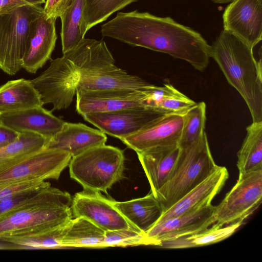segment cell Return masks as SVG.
Segmentation results:
<instances>
[{
  "label": "cell",
  "mask_w": 262,
  "mask_h": 262,
  "mask_svg": "<svg viewBox=\"0 0 262 262\" xmlns=\"http://www.w3.org/2000/svg\"><path fill=\"white\" fill-rule=\"evenodd\" d=\"M105 231L82 217L71 219L65 226L62 248H105Z\"/></svg>",
  "instance_id": "d4e9b609"
},
{
  "label": "cell",
  "mask_w": 262,
  "mask_h": 262,
  "mask_svg": "<svg viewBox=\"0 0 262 262\" xmlns=\"http://www.w3.org/2000/svg\"><path fill=\"white\" fill-rule=\"evenodd\" d=\"M56 19L43 11L31 22L21 61L28 72L35 73L51 59L57 38Z\"/></svg>",
  "instance_id": "5bb4252c"
},
{
  "label": "cell",
  "mask_w": 262,
  "mask_h": 262,
  "mask_svg": "<svg viewBox=\"0 0 262 262\" xmlns=\"http://www.w3.org/2000/svg\"><path fill=\"white\" fill-rule=\"evenodd\" d=\"M138 0H84L82 32L105 20L113 13Z\"/></svg>",
  "instance_id": "f1b7e54d"
},
{
  "label": "cell",
  "mask_w": 262,
  "mask_h": 262,
  "mask_svg": "<svg viewBox=\"0 0 262 262\" xmlns=\"http://www.w3.org/2000/svg\"><path fill=\"white\" fill-rule=\"evenodd\" d=\"M45 0H0V11L25 5H36L45 3Z\"/></svg>",
  "instance_id": "74e56055"
},
{
  "label": "cell",
  "mask_w": 262,
  "mask_h": 262,
  "mask_svg": "<svg viewBox=\"0 0 262 262\" xmlns=\"http://www.w3.org/2000/svg\"><path fill=\"white\" fill-rule=\"evenodd\" d=\"M214 3L216 4H227L230 3L234 0H210Z\"/></svg>",
  "instance_id": "ab89813d"
},
{
  "label": "cell",
  "mask_w": 262,
  "mask_h": 262,
  "mask_svg": "<svg viewBox=\"0 0 262 262\" xmlns=\"http://www.w3.org/2000/svg\"><path fill=\"white\" fill-rule=\"evenodd\" d=\"M49 183L42 180H30L0 184V201L37 190Z\"/></svg>",
  "instance_id": "e575fe53"
},
{
  "label": "cell",
  "mask_w": 262,
  "mask_h": 262,
  "mask_svg": "<svg viewBox=\"0 0 262 262\" xmlns=\"http://www.w3.org/2000/svg\"><path fill=\"white\" fill-rule=\"evenodd\" d=\"M228 178L227 169L217 165L207 178L165 211L156 224L211 204Z\"/></svg>",
  "instance_id": "ac0fdd59"
},
{
  "label": "cell",
  "mask_w": 262,
  "mask_h": 262,
  "mask_svg": "<svg viewBox=\"0 0 262 262\" xmlns=\"http://www.w3.org/2000/svg\"><path fill=\"white\" fill-rule=\"evenodd\" d=\"M252 48L223 30L210 45V57L217 63L228 83L243 98L253 122L262 121L261 62Z\"/></svg>",
  "instance_id": "7a4b0ae2"
},
{
  "label": "cell",
  "mask_w": 262,
  "mask_h": 262,
  "mask_svg": "<svg viewBox=\"0 0 262 262\" xmlns=\"http://www.w3.org/2000/svg\"><path fill=\"white\" fill-rule=\"evenodd\" d=\"M262 199V169L239 173L235 185L214 207V227L242 222L260 206Z\"/></svg>",
  "instance_id": "ba28073f"
},
{
  "label": "cell",
  "mask_w": 262,
  "mask_h": 262,
  "mask_svg": "<svg viewBox=\"0 0 262 262\" xmlns=\"http://www.w3.org/2000/svg\"><path fill=\"white\" fill-rule=\"evenodd\" d=\"M223 27L253 48L262 39V0H234L223 14Z\"/></svg>",
  "instance_id": "8fae6325"
},
{
  "label": "cell",
  "mask_w": 262,
  "mask_h": 262,
  "mask_svg": "<svg viewBox=\"0 0 262 262\" xmlns=\"http://www.w3.org/2000/svg\"><path fill=\"white\" fill-rule=\"evenodd\" d=\"M110 201L132 226L145 233L164 212L160 202L151 191L144 197L129 201Z\"/></svg>",
  "instance_id": "603a6c76"
},
{
  "label": "cell",
  "mask_w": 262,
  "mask_h": 262,
  "mask_svg": "<svg viewBox=\"0 0 262 262\" xmlns=\"http://www.w3.org/2000/svg\"><path fill=\"white\" fill-rule=\"evenodd\" d=\"M150 83L138 76L128 74L124 70L114 68L86 74L79 76L76 92L115 89L144 90Z\"/></svg>",
  "instance_id": "7402d4cb"
},
{
  "label": "cell",
  "mask_w": 262,
  "mask_h": 262,
  "mask_svg": "<svg viewBox=\"0 0 262 262\" xmlns=\"http://www.w3.org/2000/svg\"><path fill=\"white\" fill-rule=\"evenodd\" d=\"M179 151L178 145H172L136 152L154 195L169 179Z\"/></svg>",
  "instance_id": "ffe728a7"
},
{
  "label": "cell",
  "mask_w": 262,
  "mask_h": 262,
  "mask_svg": "<svg viewBox=\"0 0 262 262\" xmlns=\"http://www.w3.org/2000/svg\"><path fill=\"white\" fill-rule=\"evenodd\" d=\"M63 56L73 64L79 76L116 67L115 60L103 40L84 38Z\"/></svg>",
  "instance_id": "44dd1931"
},
{
  "label": "cell",
  "mask_w": 262,
  "mask_h": 262,
  "mask_svg": "<svg viewBox=\"0 0 262 262\" xmlns=\"http://www.w3.org/2000/svg\"><path fill=\"white\" fill-rule=\"evenodd\" d=\"M50 184L41 188L26 193L16 195L14 197L0 201V213L25 205L39 198L43 193L46 188Z\"/></svg>",
  "instance_id": "d590c367"
},
{
  "label": "cell",
  "mask_w": 262,
  "mask_h": 262,
  "mask_svg": "<svg viewBox=\"0 0 262 262\" xmlns=\"http://www.w3.org/2000/svg\"><path fill=\"white\" fill-rule=\"evenodd\" d=\"M75 0H47L44 12L49 17L57 19Z\"/></svg>",
  "instance_id": "8d00e7d4"
},
{
  "label": "cell",
  "mask_w": 262,
  "mask_h": 262,
  "mask_svg": "<svg viewBox=\"0 0 262 262\" xmlns=\"http://www.w3.org/2000/svg\"><path fill=\"white\" fill-rule=\"evenodd\" d=\"M237 152L239 173L262 169V121L252 122Z\"/></svg>",
  "instance_id": "4316f807"
},
{
  "label": "cell",
  "mask_w": 262,
  "mask_h": 262,
  "mask_svg": "<svg viewBox=\"0 0 262 262\" xmlns=\"http://www.w3.org/2000/svg\"><path fill=\"white\" fill-rule=\"evenodd\" d=\"M42 105L30 80L20 78L0 85V115Z\"/></svg>",
  "instance_id": "cb8c5ba5"
},
{
  "label": "cell",
  "mask_w": 262,
  "mask_h": 262,
  "mask_svg": "<svg viewBox=\"0 0 262 262\" xmlns=\"http://www.w3.org/2000/svg\"><path fill=\"white\" fill-rule=\"evenodd\" d=\"M243 224L239 222L222 227L211 226L201 232L161 242L159 247L166 249H185L208 246L231 236Z\"/></svg>",
  "instance_id": "484cf974"
},
{
  "label": "cell",
  "mask_w": 262,
  "mask_h": 262,
  "mask_svg": "<svg viewBox=\"0 0 262 262\" xmlns=\"http://www.w3.org/2000/svg\"><path fill=\"white\" fill-rule=\"evenodd\" d=\"M19 133L0 123V147L8 145L15 141Z\"/></svg>",
  "instance_id": "f35d334b"
},
{
  "label": "cell",
  "mask_w": 262,
  "mask_h": 262,
  "mask_svg": "<svg viewBox=\"0 0 262 262\" xmlns=\"http://www.w3.org/2000/svg\"><path fill=\"white\" fill-rule=\"evenodd\" d=\"M104 243L106 247L159 245L145 233L133 227L105 231Z\"/></svg>",
  "instance_id": "d6a6232c"
},
{
  "label": "cell",
  "mask_w": 262,
  "mask_h": 262,
  "mask_svg": "<svg viewBox=\"0 0 262 262\" xmlns=\"http://www.w3.org/2000/svg\"><path fill=\"white\" fill-rule=\"evenodd\" d=\"M72 200L68 192L49 185L38 199L0 213V241L64 226L73 217Z\"/></svg>",
  "instance_id": "3957f363"
},
{
  "label": "cell",
  "mask_w": 262,
  "mask_h": 262,
  "mask_svg": "<svg viewBox=\"0 0 262 262\" xmlns=\"http://www.w3.org/2000/svg\"><path fill=\"white\" fill-rule=\"evenodd\" d=\"M149 86L144 90H140L115 89L77 91L76 111L82 116L89 113L110 112L129 107L147 106V89Z\"/></svg>",
  "instance_id": "4fadbf2b"
},
{
  "label": "cell",
  "mask_w": 262,
  "mask_h": 262,
  "mask_svg": "<svg viewBox=\"0 0 262 262\" xmlns=\"http://www.w3.org/2000/svg\"><path fill=\"white\" fill-rule=\"evenodd\" d=\"M84 4V0H75L60 16L63 54L74 48L84 38L82 32Z\"/></svg>",
  "instance_id": "83f0119b"
},
{
  "label": "cell",
  "mask_w": 262,
  "mask_h": 262,
  "mask_svg": "<svg viewBox=\"0 0 262 262\" xmlns=\"http://www.w3.org/2000/svg\"><path fill=\"white\" fill-rule=\"evenodd\" d=\"M165 115L152 107L138 106L89 113L82 117L104 134L121 140L144 129Z\"/></svg>",
  "instance_id": "30bf717a"
},
{
  "label": "cell",
  "mask_w": 262,
  "mask_h": 262,
  "mask_svg": "<svg viewBox=\"0 0 262 262\" xmlns=\"http://www.w3.org/2000/svg\"><path fill=\"white\" fill-rule=\"evenodd\" d=\"M66 226V225H65ZM64 226L35 234L10 237L1 241L12 244L18 249H49L62 248V239Z\"/></svg>",
  "instance_id": "4dcf8cb0"
},
{
  "label": "cell",
  "mask_w": 262,
  "mask_h": 262,
  "mask_svg": "<svg viewBox=\"0 0 262 262\" xmlns=\"http://www.w3.org/2000/svg\"><path fill=\"white\" fill-rule=\"evenodd\" d=\"M48 140L37 134L20 133L15 141L0 147V163L43 149Z\"/></svg>",
  "instance_id": "1f68e13d"
},
{
  "label": "cell",
  "mask_w": 262,
  "mask_h": 262,
  "mask_svg": "<svg viewBox=\"0 0 262 262\" xmlns=\"http://www.w3.org/2000/svg\"><path fill=\"white\" fill-rule=\"evenodd\" d=\"M79 74L66 57L52 59L49 68L30 80L42 104L53 105L52 112L68 107L76 93Z\"/></svg>",
  "instance_id": "9c48e42d"
},
{
  "label": "cell",
  "mask_w": 262,
  "mask_h": 262,
  "mask_svg": "<svg viewBox=\"0 0 262 262\" xmlns=\"http://www.w3.org/2000/svg\"><path fill=\"white\" fill-rule=\"evenodd\" d=\"M71 211L73 216L84 217L105 231L135 228L113 206L110 199L99 192L84 190L76 193L72 200Z\"/></svg>",
  "instance_id": "7c38bea8"
},
{
  "label": "cell",
  "mask_w": 262,
  "mask_h": 262,
  "mask_svg": "<svg viewBox=\"0 0 262 262\" xmlns=\"http://www.w3.org/2000/svg\"><path fill=\"white\" fill-rule=\"evenodd\" d=\"M214 207L211 204L157 223L146 234L159 247L162 241L201 232L214 224Z\"/></svg>",
  "instance_id": "9a60e30c"
},
{
  "label": "cell",
  "mask_w": 262,
  "mask_h": 262,
  "mask_svg": "<svg viewBox=\"0 0 262 262\" xmlns=\"http://www.w3.org/2000/svg\"><path fill=\"white\" fill-rule=\"evenodd\" d=\"M196 102L182 93L173 85L154 108L166 114L183 115Z\"/></svg>",
  "instance_id": "836d02e7"
},
{
  "label": "cell",
  "mask_w": 262,
  "mask_h": 262,
  "mask_svg": "<svg viewBox=\"0 0 262 262\" xmlns=\"http://www.w3.org/2000/svg\"><path fill=\"white\" fill-rule=\"evenodd\" d=\"M44 11L40 5L0 11V69L10 75L21 68L31 22Z\"/></svg>",
  "instance_id": "8992f818"
},
{
  "label": "cell",
  "mask_w": 262,
  "mask_h": 262,
  "mask_svg": "<svg viewBox=\"0 0 262 262\" xmlns=\"http://www.w3.org/2000/svg\"><path fill=\"white\" fill-rule=\"evenodd\" d=\"M206 105L204 102L196 104L183 115V125L178 145L186 148L205 133Z\"/></svg>",
  "instance_id": "f546056e"
},
{
  "label": "cell",
  "mask_w": 262,
  "mask_h": 262,
  "mask_svg": "<svg viewBox=\"0 0 262 262\" xmlns=\"http://www.w3.org/2000/svg\"><path fill=\"white\" fill-rule=\"evenodd\" d=\"M65 121L42 106L0 115V123L19 133L29 132L48 140L62 128Z\"/></svg>",
  "instance_id": "e0dca14e"
},
{
  "label": "cell",
  "mask_w": 262,
  "mask_h": 262,
  "mask_svg": "<svg viewBox=\"0 0 262 262\" xmlns=\"http://www.w3.org/2000/svg\"><path fill=\"white\" fill-rule=\"evenodd\" d=\"M217 166L206 133L189 146L180 148L169 179L154 195L164 212L207 178Z\"/></svg>",
  "instance_id": "277c9868"
},
{
  "label": "cell",
  "mask_w": 262,
  "mask_h": 262,
  "mask_svg": "<svg viewBox=\"0 0 262 262\" xmlns=\"http://www.w3.org/2000/svg\"><path fill=\"white\" fill-rule=\"evenodd\" d=\"M101 32L104 37L185 60L200 71L209 64L210 45L199 32L170 17L137 10L118 12L101 26Z\"/></svg>",
  "instance_id": "6da1fadb"
},
{
  "label": "cell",
  "mask_w": 262,
  "mask_h": 262,
  "mask_svg": "<svg viewBox=\"0 0 262 262\" xmlns=\"http://www.w3.org/2000/svg\"><path fill=\"white\" fill-rule=\"evenodd\" d=\"M183 125V115L166 114L144 129L121 141L136 152L155 147L178 145Z\"/></svg>",
  "instance_id": "2e32d148"
},
{
  "label": "cell",
  "mask_w": 262,
  "mask_h": 262,
  "mask_svg": "<svg viewBox=\"0 0 262 262\" xmlns=\"http://www.w3.org/2000/svg\"><path fill=\"white\" fill-rule=\"evenodd\" d=\"M107 137L100 130L81 123L65 122L61 129L49 139L45 148L69 152L72 157L95 146L105 144Z\"/></svg>",
  "instance_id": "d6986e66"
},
{
  "label": "cell",
  "mask_w": 262,
  "mask_h": 262,
  "mask_svg": "<svg viewBox=\"0 0 262 262\" xmlns=\"http://www.w3.org/2000/svg\"><path fill=\"white\" fill-rule=\"evenodd\" d=\"M68 152L44 148L0 163V184L30 180H58L69 165Z\"/></svg>",
  "instance_id": "52a82bcc"
},
{
  "label": "cell",
  "mask_w": 262,
  "mask_h": 262,
  "mask_svg": "<svg viewBox=\"0 0 262 262\" xmlns=\"http://www.w3.org/2000/svg\"><path fill=\"white\" fill-rule=\"evenodd\" d=\"M124 162L120 149L105 144L95 146L71 158L70 177L84 190L107 193L124 178Z\"/></svg>",
  "instance_id": "5b68a950"
}]
</instances>
